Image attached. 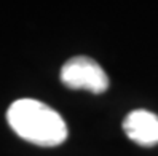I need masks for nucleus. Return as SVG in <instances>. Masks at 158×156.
Wrapping results in <instances>:
<instances>
[{
    "label": "nucleus",
    "instance_id": "nucleus-1",
    "mask_svg": "<svg viewBox=\"0 0 158 156\" xmlns=\"http://www.w3.org/2000/svg\"><path fill=\"white\" fill-rule=\"evenodd\" d=\"M6 120L21 139L39 146H58L67 139V124L50 105L35 99H19L10 105Z\"/></svg>",
    "mask_w": 158,
    "mask_h": 156
},
{
    "label": "nucleus",
    "instance_id": "nucleus-2",
    "mask_svg": "<svg viewBox=\"0 0 158 156\" xmlns=\"http://www.w3.org/2000/svg\"><path fill=\"white\" fill-rule=\"evenodd\" d=\"M61 81L70 89H85L101 94L109 88V77L99 64L86 56L69 59L61 69Z\"/></svg>",
    "mask_w": 158,
    "mask_h": 156
},
{
    "label": "nucleus",
    "instance_id": "nucleus-3",
    "mask_svg": "<svg viewBox=\"0 0 158 156\" xmlns=\"http://www.w3.org/2000/svg\"><path fill=\"white\" fill-rule=\"evenodd\" d=\"M125 134L142 146L158 143V116L148 110H133L123 121Z\"/></svg>",
    "mask_w": 158,
    "mask_h": 156
}]
</instances>
